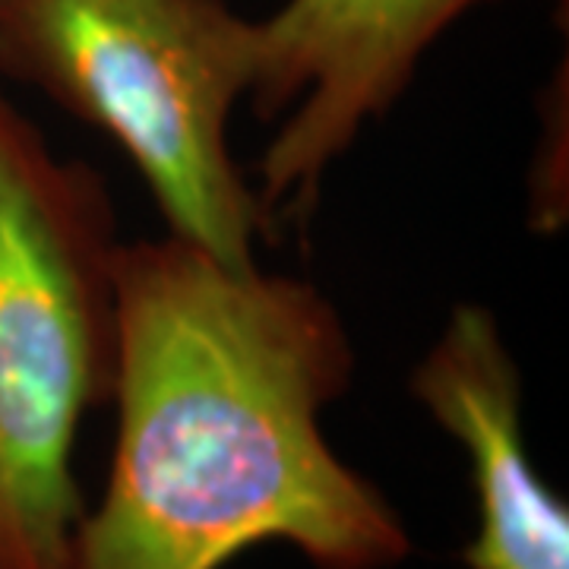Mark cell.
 Here are the masks:
<instances>
[{
	"mask_svg": "<svg viewBox=\"0 0 569 569\" xmlns=\"http://www.w3.org/2000/svg\"><path fill=\"white\" fill-rule=\"evenodd\" d=\"M118 440L70 569H222L291 545L317 569H387L408 531L323 437L351 342L317 288L168 234L118 250Z\"/></svg>",
	"mask_w": 569,
	"mask_h": 569,
	"instance_id": "1",
	"label": "cell"
},
{
	"mask_svg": "<svg viewBox=\"0 0 569 569\" xmlns=\"http://www.w3.org/2000/svg\"><path fill=\"white\" fill-rule=\"evenodd\" d=\"M118 250L102 181L0 92V569H70L73 447L118 377Z\"/></svg>",
	"mask_w": 569,
	"mask_h": 569,
	"instance_id": "2",
	"label": "cell"
},
{
	"mask_svg": "<svg viewBox=\"0 0 569 569\" xmlns=\"http://www.w3.org/2000/svg\"><path fill=\"white\" fill-rule=\"evenodd\" d=\"M260 63V22L224 0H0V73L121 142L171 234L228 266L269 228L228 149Z\"/></svg>",
	"mask_w": 569,
	"mask_h": 569,
	"instance_id": "3",
	"label": "cell"
},
{
	"mask_svg": "<svg viewBox=\"0 0 569 569\" xmlns=\"http://www.w3.org/2000/svg\"><path fill=\"white\" fill-rule=\"evenodd\" d=\"M488 0H288L260 22L263 108L305 99L266 149L263 209L305 212L329 164L406 89L427 44Z\"/></svg>",
	"mask_w": 569,
	"mask_h": 569,
	"instance_id": "4",
	"label": "cell"
},
{
	"mask_svg": "<svg viewBox=\"0 0 569 569\" xmlns=\"http://www.w3.org/2000/svg\"><path fill=\"white\" fill-rule=\"evenodd\" d=\"M466 447L478 497L468 569H569V509L538 478L522 433V380L485 307H456L411 380Z\"/></svg>",
	"mask_w": 569,
	"mask_h": 569,
	"instance_id": "5",
	"label": "cell"
}]
</instances>
